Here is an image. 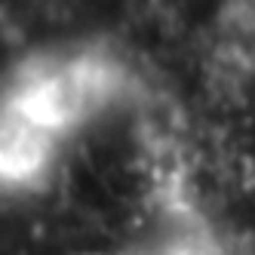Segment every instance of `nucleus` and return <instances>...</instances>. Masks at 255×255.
I'll return each mask as SVG.
<instances>
[{
    "instance_id": "obj_1",
    "label": "nucleus",
    "mask_w": 255,
    "mask_h": 255,
    "mask_svg": "<svg viewBox=\"0 0 255 255\" xmlns=\"http://www.w3.org/2000/svg\"><path fill=\"white\" fill-rule=\"evenodd\" d=\"M62 141L0 96V194H28L46 185Z\"/></svg>"
}]
</instances>
